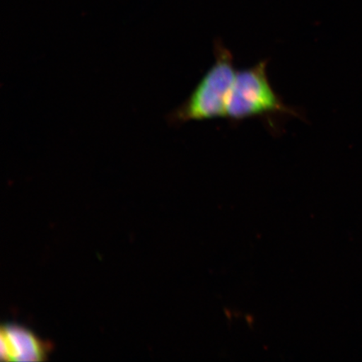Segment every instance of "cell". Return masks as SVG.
Listing matches in <instances>:
<instances>
[{
	"label": "cell",
	"mask_w": 362,
	"mask_h": 362,
	"mask_svg": "<svg viewBox=\"0 0 362 362\" xmlns=\"http://www.w3.org/2000/svg\"><path fill=\"white\" fill-rule=\"evenodd\" d=\"M215 59L214 65L187 100L167 115L170 125L226 117L230 90L238 71L235 70L233 54L220 42L215 45Z\"/></svg>",
	"instance_id": "obj_1"
},
{
	"label": "cell",
	"mask_w": 362,
	"mask_h": 362,
	"mask_svg": "<svg viewBox=\"0 0 362 362\" xmlns=\"http://www.w3.org/2000/svg\"><path fill=\"white\" fill-rule=\"evenodd\" d=\"M268 62L237 72L229 97L226 117L239 122L251 117L288 115L300 117V113L288 107L275 93L267 74Z\"/></svg>",
	"instance_id": "obj_2"
},
{
	"label": "cell",
	"mask_w": 362,
	"mask_h": 362,
	"mask_svg": "<svg viewBox=\"0 0 362 362\" xmlns=\"http://www.w3.org/2000/svg\"><path fill=\"white\" fill-rule=\"evenodd\" d=\"M1 359L8 361H40L47 358L49 348L28 329L8 325L1 330Z\"/></svg>",
	"instance_id": "obj_3"
}]
</instances>
